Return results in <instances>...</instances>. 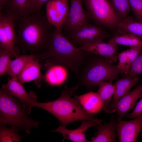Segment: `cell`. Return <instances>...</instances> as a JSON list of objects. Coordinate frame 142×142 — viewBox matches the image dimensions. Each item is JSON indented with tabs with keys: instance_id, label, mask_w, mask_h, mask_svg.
Segmentation results:
<instances>
[{
	"instance_id": "6da1fadb",
	"label": "cell",
	"mask_w": 142,
	"mask_h": 142,
	"mask_svg": "<svg viewBox=\"0 0 142 142\" xmlns=\"http://www.w3.org/2000/svg\"><path fill=\"white\" fill-rule=\"evenodd\" d=\"M92 53L75 46L62 34L60 28L55 27L45 51L41 53L45 67L62 66L70 69L78 79L81 71Z\"/></svg>"
},
{
	"instance_id": "7a4b0ae2",
	"label": "cell",
	"mask_w": 142,
	"mask_h": 142,
	"mask_svg": "<svg viewBox=\"0 0 142 142\" xmlns=\"http://www.w3.org/2000/svg\"><path fill=\"white\" fill-rule=\"evenodd\" d=\"M16 22L18 29L16 43L22 51L43 53L54 30L46 16L40 12L29 14Z\"/></svg>"
},
{
	"instance_id": "3957f363",
	"label": "cell",
	"mask_w": 142,
	"mask_h": 142,
	"mask_svg": "<svg viewBox=\"0 0 142 142\" xmlns=\"http://www.w3.org/2000/svg\"><path fill=\"white\" fill-rule=\"evenodd\" d=\"M76 90L74 87L70 88L65 85L58 99L47 102L32 101L30 103V106L43 109L52 114L65 127L77 121H90L101 124L104 121L96 119L92 115L87 113L76 95L73 98L72 97Z\"/></svg>"
},
{
	"instance_id": "277c9868",
	"label": "cell",
	"mask_w": 142,
	"mask_h": 142,
	"mask_svg": "<svg viewBox=\"0 0 142 142\" xmlns=\"http://www.w3.org/2000/svg\"><path fill=\"white\" fill-rule=\"evenodd\" d=\"M31 107H26L6 90H0V123L14 126L27 134L33 127L38 128L39 122L28 117Z\"/></svg>"
},
{
	"instance_id": "5b68a950",
	"label": "cell",
	"mask_w": 142,
	"mask_h": 142,
	"mask_svg": "<svg viewBox=\"0 0 142 142\" xmlns=\"http://www.w3.org/2000/svg\"><path fill=\"white\" fill-rule=\"evenodd\" d=\"M123 73L117 65H113L103 57L92 53L82 70L78 78V88L80 85L92 88L103 81L112 82Z\"/></svg>"
},
{
	"instance_id": "8992f818",
	"label": "cell",
	"mask_w": 142,
	"mask_h": 142,
	"mask_svg": "<svg viewBox=\"0 0 142 142\" xmlns=\"http://www.w3.org/2000/svg\"><path fill=\"white\" fill-rule=\"evenodd\" d=\"M91 19L96 24L115 30L116 24L121 20L109 0H83Z\"/></svg>"
},
{
	"instance_id": "52a82bcc",
	"label": "cell",
	"mask_w": 142,
	"mask_h": 142,
	"mask_svg": "<svg viewBox=\"0 0 142 142\" xmlns=\"http://www.w3.org/2000/svg\"><path fill=\"white\" fill-rule=\"evenodd\" d=\"M102 26L89 23L68 33L66 37L78 48L89 43L111 38L110 34Z\"/></svg>"
},
{
	"instance_id": "ba28073f",
	"label": "cell",
	"mask_w": 142,
	"mask_h": 142,
	"mask_svg": "<svg viewBox=\"0 0 142 142\" xmlns=\"http://www.w3.org/2000/svg\"><path fill=\"white\" fill-rule=\"evenodd\" d=\"M15 21L13 18L2 11L0 13V49H4L11 53V57L18 55L15 49L16 35Z\"/></svg>"
},
{
	"instance_id": "9c48e42d",
	"label": "cell",
	"mask_w": 142,
	"mask_h": 142,
	"mask_svg": "<svg viewBox=\"0 0 142 142\" xmlns=\"http://www.w3.org/2000/svg\"><path fill=\"white\" fill-rule=\"evenodd\" d=\"M70 5L66 19L61 26V30L69 33L85 24L91 19L84 8L83 0H69Z\"/></svg>"
},
{
	"instance_id": "30bf717a",
	"label": "cell",
	"mask_w": 142,
	"mask_h": 142,
	"mask_svg": "<svg viewBox=\"0 0 142 142\" xmlns=\"http://www.w3.org/2000/svg\"><path fill=\"white\" fill-rule=\"evenodd\" d=\"M142 97V84L129 92L116 102L110 104L105 112L111 113L116 111L118 121L121 120L128 111L134 108L137 100Z\"/></svg>"
},
{
	"instance_id": "8fae6325",
	"label": "cell",
	"mask_w": 142,
	"mask_h": 142,
	"mask_svg": "<svg viewBox=\"0 0 142 142\" xmlns=\"http://www.w3.org/2000/svg\"><path fill=\"white\" fill-rule=\"evenodd\" d=\"M69 0H49L46 6V17L48 22L60 28L65 20L69 9Z\"/></svg>"
},
{
	"instance_id": "7c38bea8",
	"label": "cell",
	"mask_w": 142,
	"mask_h": 142,
	"mask_svg": "<svg viewBox=\"0 0 142 142\" xmlns=\"http://www.w3.org/2000/svg\"><path fill=\"white\" fill-rule=\"evenodd\" d=\"M142 130V114L133 120L118 121L116 131L119 141L136 142Z\"/></svg>"
},
{
	"instance_id": "4fadbf2b",
	"label": "cell",
	"mask_w": 142,
	"mask_h": 142,
	"mask_svg": "<svg viewBox=\"0 0 142 142\" xmlns=\"http://www.w3.org/2000/svg\"><path fill=\"white\" fill-rule=\"evenodd\" d=\"M78 48L83 51L102 56L111 63L116 62L118 60V55L115 53L118 46L111 43L98 41L87 44Z\"/></svg>"
},
{
	"instance_id": "5bb4252c",
	"label": "cell",
	"mask_w": 142,
	"mask_h": 142,
	"mask_svg": "<svg viewBox=\"0 0 142 142\" xmlns=\"http://www.w3.org/2000/svg\"><path fill=\"white\" fill-rule=\"evenodd\" d=\"M1 89L6 90L13 96L18 98L26 107L31 106L30 104L31 102L37 101L35 93L33 92L28 93L17 77H12L7 84H3Z\"/></svg>"
},
{
	"instance_id": "9a60e30c",
	"label": "cell",
	"mask_w": 142,
	"mask_h": 142,
	"mask_svg": "<svg viewBox=\"0 0 142 142\" xmlns=\"http://www.w3.org/2000/svg\"><path fill=\"white\" fill-rule=\"evenodd\" d=\"M80 126L78 128L73 130L66 128L60 125L56 129L52 131L62 134L65 139H68L74 142H91L86 138L85 133L89 128L99 125L96 123L90 121H82Z\"/></svg>"
},
{
	"instance_id": "2e32d148",
	"label": "cell",
	"mask_w": 142,
	"mask_h": 142,
	"mask_svg": "<svg viewBox=\"0 0 142 142\" xmlns=\"http://www.w3.org/2000/svg\"><path fill=\"white\" fill-rule=\"evenodd\" d=\"M40 60L33 59L29 61L17 76L19 81L22 84L34 81L37 84L44 81V75L41 74L42 67Z\"/></svg>"
},
{
	"instance_id": "e0dca14e",
	"label": "cell",
	"mask_w": 142,
	"mask_h": 142,
	"mask_svg": "<svg viewBox=\"0 0 142 142\" xmlns=\"http://www.w3.org/2000/svg\"><path fill=\"white\" fill-rule=\"evenodd\" d=\"M118 122L115 116L112 115L108 123L101 124L97 126L98 132L96 136L92 137L91 142H114L117 135L116 127Z\"/></svg>"
},
{
	"instance_id": "ac0fdd59",
	"label": "cell",
	"mask_w": 142,
	"mask_h": 142,
	"mask_svg": "<svg viewBox=\"0 0 142 142\" xmlns=\"http://www.w3.org/2000/svg\"><path fill=\"white\" fill-rule=\"evenodd\" d=\"M76 96L83 108L88 114H96L103 109L102 102L97 92L90 91Z\"/></svg>"
},
{
	"instance_id": "d6986e66",
	"label": "cell",
	"mask_w": 142,
	"mask_h": 142,
	"mask_svg": "<svg viewBox=\"0 0 142 142\" xmlns=\"http://www.w3.org/2000/svg\"><path fill=\"white\" fill-rule=\"evenodd\" d=\"M116 35L131 34L142 39V21L135 20L132 16H128L121 20L116 25Z\"/></svg>"
},
{
	"instance_id": "ffe728a7",
	"label": "cell",
	"mask_w": 142,
	"mask_h": 142,
	"mask_svg": "<svg viewBox=\"0 0 142 142\" xmlns=\"http://www.w3.org/2000/svg\"><path fill=\"white\" fill-rule=\"evenodd\" d=\"M31 1L9 0L7 5L2 10H4L5 14L12 17L15 22L28 14Z\"/></svg>"
},
{
	"instance_id": "44dd1931",
	"label": "cell",
	"mask_w": 142,
	"mask_h": 142,
	"mask_svg": "<svg viewBox=\"0 0 142 142\" xmlns=\"http://www.w3.org/2000/svg\"><path fill=\"white\" fill-rule=\"evenodd\" d=\"M139 76L132 78L125 76L117 80L114 84V92L113 100L110 104L117 102L129 92L131 88L139 82Z\"/></svg>"
},
{
	"instance_id": "7402d4cb",
	"label": "cell",
	"mask_w": 142,
	"mask_h": 142,
	"mask_svg": "<svg viewBox=\"0 0 142 142\" xmlns=\"http://www.w3.org/2000/svg\"><path fill=\"white\" fill-rule=\"evenodd\" d=\"M40 53L30 55L18 54L14 59H11L6 74L12 77H17L29 61L33 59L40 60Z\"/></svg>"
},
{
	"instance_id": "603a6c76",
	"label": "cell",
	"mask_w": 142,
	"mask_h": 142,
	"mask_svg": "<svg viewBox=\"0 0 142 142\" xmlns=\"http://www.w3.org/2000/svg\"><path fill=\"white\" fill-rule=\"evenodd\" d=\"M67 74L64 67L58 65L52 66L48 68L44 75V81L49 85H60L66 79Z\"/></svg>"
},
{
	"instance_id": "cb8c5ba5",
	"label": "cell",
	"mask_w": 142,
	"mask_h": 142,
	"mask_svg": "<svg viewBox=\"0 0 142 142\" xmlns=\"http://www.w3.org/2000/svg\"><path fill=\"white\" fill-rule=\"evenodd\" d=\"M98 85L99 87L97 93L102 102L103 109L105 112L114 94V85L112 82L103 81L100 82Z\"/></svg>"
},
{
	"instance_id": "d4e9b609",
	"label": "cell",
	"mask_w": 142,
	"mask_h": 142,
	"mask_svg": "<svg viewBox=\"0 0 142 142\" xmlns=\"http://www.w3.org/2000/svg\"><path fill=\"white\" fill-rule=\"evenodd\" d=\"M108 42L117 45L129 46L130 48L142 47V39L131 34L115 35L111 37Z\"/></svg>"
},
{
	"instance_id": "484cf974",
	"label": "cell",
	"mask_w": 142,
	"mask_h": 142,
	"mask_svg": "<svg viewBox=\"0 0 142 142\" xmlns=\"http://www.w3.org/2000/svg\"><path fill=\"white\" fill-rule=\"evenodd\" d=\"M19 130L15 126L7 128L6 125L0 124V142H20L23 136L19 135Z\"/></svg>"
},
{
	"instance_id": "4316f807",
	"label": "cell",
	"mask_w": 142,
	"mask_h": 142,
	"mask_svg": "<svg viewBox=\"0 0 142 142\" xmlns=\"http://www.w3.org/2000/svg\"><path fill=\"white\" fill-rule=\"evenodd\" d=\"M115 11L121 20L128 17L131 9L129 0H109Z\"/></svg>"
},
{
	"instance_id": "83f0119b",
	"label": "cell",
	"mask_w": 142,
	"mask_h": 142,
	"mask_svg": "<svg viewBox=\"0 0 142 142\" xmlns=\"http://www.w3.org/2000/svg\"><path fill=\"white\" fill-rule=\"evenodd\" d=\"M142 50V47H131L126 50L127 63L124 74L126 75L131 66Z\"/></svg>"
},
{
	"instance_id": "f1b7e54d",
	"label": "cell",
	"mask_w": 142,
	"mask_h": 142,
	"mask_svg": "<svg viewBox=\"0 0 142 142\" xmlns=\"http://www.w3.org/2000/svg\"><path fill=\"white\" fill-rule=\"evenodd\" d=\"M11 57V53L6 49H0V76L6 74Z\"/></svg>"
},
{
	"instance_id": "f546056e",
	"label": "cell",
	"mask_w": 142,
	"mask_h": 142,
	"mask_svg": "<svg viewBox=\"0 0 142 142\" xmlns=\"http://www.w3.org/2000/svg\"><path fill=\"white\" fill-rule=\"evenodd\" d=\"M140 75H142V50L131 66L126 76L132 78Z\"/></svg>"
},
{
	"instance_id": "4dcf8cb0",
	"label": "cell",
	"mask_w": 142,
	"mask_h": 142,
	"mask_svg": "<svg viewBox=\"0 0 142 142\" xmlns=\"http://www.w3.org/2000/svg\"><path fill=\"white\" fill-rule=\"evenodd\" d=\"M136 20L142 21V0H129Z\"/></svg>"
},
{
	"instance_id": "1f68e13d",
	"label": "cell",
	"mask_w": 142,
	"mask_h": 142,
	"mask_svg": "<svg viewBox=\"0 0 142 142\" xmlns=\"http://www.w3.org/2000/svg\"><path fill=\"white\" fill-rule=\"evenodd\" d=\"M49 0H31L28 14L36 13L40 12L43 5Z\"/></svg>"
},
{
	"instance_id": "d6a6232c",
	"label": "cell",
	"mask_w": 142,
	"mask_h": 142,
	"mask_svg": "<svg viewBox=\"0 0 142 142\" xmlns=\"http://www.w3.org/2000/svg\"><path fill=\"white\" fill-rule=\"evenodd\" d=\"M142 114V97L141 99L137 103L133 111L127 114L126 117L129 119H134Z\"/></svg>"
},
{
	"instance_id": "836d02e7",
	"label": "cell",
	"mask_w": 142,
	"mask_h": 142,
	"mask_svg": "<svg viewBox=\"0 0 142 142\" xmlns=\"http://www.w3.org/2000/svg\"><path fill=\"white\" fill-rule=\"evenodd\" d=\"M9 0H0V11L2 10L6 6Z\"/></svg>"
},
{
	"instance_id": "e575fe53",
	"label": "cell",
	"mask_w": 142,
	"mask_h": 142,
	"mask_svg": "<svg viewBox=\"0 0 142 142\" xmlns=\"http://www.w3.org/2000/svg\"><path fill=\"white\" fill-rule=\"evenodd\" d=\"M141 136H142V133H141V135H140Z\"/></svg>"
}]
</instances>
